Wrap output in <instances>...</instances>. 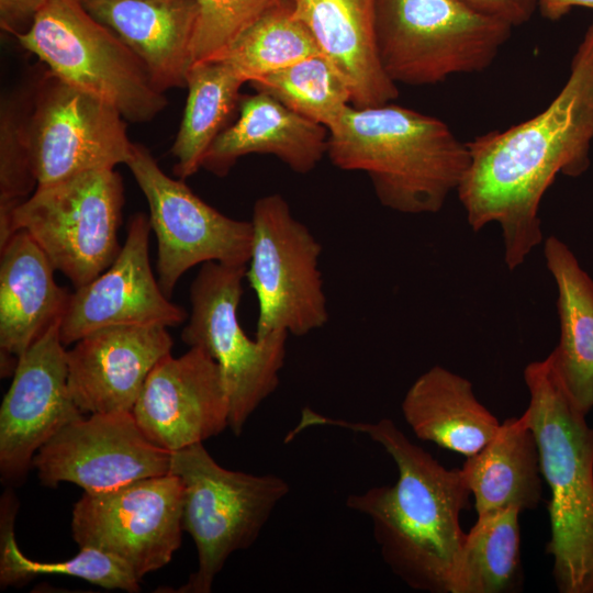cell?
<instances>
[{
	"label": "cell",
	"mask_w": 593,
	"mask_h": 593,
	"mask_svg": "<svg viewBox=\"0 0 593 593\" xmlns=\"http://www.w3.org/2000/svg\"><path fill=\"white\" fill-rule=\"evenodd\" d=\"M592 142L593 19L567 81L541 112L467 143L470 160L458 198L472 231L500 225L510 270L542 242V197L559 174L578 177L589 169Z\"/></svg>",
	"instance_id": "cell-1"
},
{
	"label": "cell",
	"mask_w": 593,
	"mask_h": 593,
	"mask_svg": "<svg viewBox=\"0 0 593 593\" xmlns=\"http://www.w3.org/2000/svg\"><path fill=\"white\" fill-rule=\"evenodd\" d=\"M313 426L365 434L390 455L396 482L351 494L346 505L370 519L383 561L404 583L417 591L450 593L466 538L460 513L471 494L461 469L445 468L388 418L356 422L305 407L288 437Z\"/></svg>",
	"instance_id": "cell-2"
},
{
	"label": "cell",
	"mask_w": 593,
	"mask_h": 593,
	"mask_svg": "<svg viewBox=\"0 0 593 593\" xmlns=\"http://www.w3.org/2000/svg\"><path fill=\"white\" fill-rule=\"evenodd\" d=\"M326 155L342 170L365 172L379 202L404 214L440 211L470 160L444 121L392 102L347 107L328 128Z\"/></svg>",
	"instance_id": "cell-3"
},
{
	"label": "cell",
	"mask_w": 593,
	"mask_h": 593,
	"mask_svg": "<svg viewBox=\"0 0 593 593\" xmlns=\"http://www.w3.org/2000/svg\"><path fill=\"white\" fill-rule=\"evenodd\" d=\"M523 415L537 441L548 513L552 574L561 593H593V427L568 391L551 353L524 369Z\"/></svg>",
	"instance_id": "cell-4"
},
{
	"label": "cell",
	"mask_w": 593,
	"mask_h": 593,
	"mask_svg": "<svg viewBox=\"0 0 593 593\" xmlns=\"http://www.w3.org/2000/svg\"><path fill=\"white\" fill-rule=\"evenodd\" d=\"M513 26L463 0H376L380 65L395 83L433 86L480 72L495 60Z\"/></svg>",
	"instance_id": "cell-5"
},
{
	"label": "cell",
	"mask_w": 593,
	"mask_h": 593,
	"mask_svg": "<svg viewBox=\"0 0 593 593\" xmlns=\"http://www.w3.org/2000/svg\"><path fill=\"white\" fill-rule=\"evenodd\" d=\"M169 472L183 484L182 527L198 555L197 571L176 592L209 593L230 556L253 546L290 488L276 474L223 468L203 443L171 452Z\"/></svg>",
	"instance_id": "cell-6"
},
{
	"label": "cell",
	"mask_w": 593,
	"mask_h": 593,
	"mask_svg": "<svg viewBox=\"0 0 593 593\" xmlns=\"http://www.w3.org/2000/svg\"><path fill=\"white\" fill-rule=\"evenodd\" d=\"M16 40L53 75L110 103L126 121H152L167 105L141 59L81 0H49Z\"/></svg>",
	"instance_id": "cell-7"
},
{
	"label": "cell",
	"mask_w": 593,
	"mask_h": 593,
	"mask_svg": "<svg viewBox=\"0 0 593 593\" xmlns=\"http://www.w3.org/2000/svg\"><path fill=\"white\" fill-rule=\"evenodd\" d=\"M123 203L122 178L114 168L85 171L36 187L12 212L11 235L25 231L78 289L118 257Z\"/></svg>",
	"instance_id": "cell-8"
},
{
	"label": "cell",
	"mask_w": 593,
	"mask_h": 593,
	"mask_svg": "<svg viewBox=\"0 0 593 593\" xmlns=\"http://www.w3.org/2000/svg\"><path fill=\"white\" fill-rule=\"evenodd\" d=\"M246 266L202 264L190 287L191 313L181 338L219 365L230 401V425L240 435L257 407L278 388L287 355V332L249 338L239 324Z\"/></svg>",
	"instance_id": "cell-9"
},
{
	"label": "cell",
	"mask_w": 593,
	"mask_h": 593,
	"mask_svg": "<svg viewBox=\"0 0 593 593\" xmlns=\"http://www.w3.org/2000/svg\"><path fill=\"white\" fill-rule=\"evenodd\" d=\"M246 278L258 301L255 337L282 331L303 336L328 320L318 258L322 246L279 193L259 198L251 213Z\"/></svg>",
	"instance_id": "cell-10"
},
{
	"label": "cell",
	"mask_w": 593,
	"mask_h": 593,
	"mask_svg": "<svg viewBox=\"0 0 593 593\" xmlns=\"http://www.w3.org/2000/svg\"><path fill=\"white\" fill-rule=\"evenodd\" d=\"M126 166L148 202L158 244V282L168 298L183 273L199 264H248L250 221L232 219L205 203L182 179L167 176L141 144L133 143Z\"/></svg>",
	"instance_id": "cell-11"
},
{
	"label": "cell",
	"mask_w": 593,
	"mask_h": 593,
	"mask_svg": "<svg viewBox=\"0 0 593 593\" xmlns=\"http://www.w3.org/2000/svg\"><path fill=\"white\" fill-rule=\"evenodd\" d=\"M183 484L172 473L103 491L83 492L71 532L90 547L125 562L139 580L170 562L182 539Z\"/></svg>",
	"instance_id": "cell-12"
},
{
	"label": "cell",
	"mask_w": 593,
	"mask_h": 593,
	"mask_svg": "<svg viewBox=\"0 0 593 593\" xmlns=\"http://www.w3.org/2000/svg\"><path fill=\"white\" fill-rule=\"evenodd\" d=\"M29 137L37 187L126 165L133 147L113 105L51 71L34 85Z\"/></svg>",
	"instance_id": "cell-13"
},
{
	"label": "cell",
	"mask_w": 593,
	"mask_h": 593,
	"mask_svg": "<svg viewBox=\"0 0 593 593\" xmlns=\"http://www.w3.org/2000/svg\"><path fill=\"white\" fill-rule=\"evenodd\" d=\"M171 452L152 443L132 412L81 417L63 428L34 456L32 467L46 486L60 482L103 492L170 471Z\"/></svg>",
	"instance_id": "cell-14"
},
{
	"label": "cell",
	"mask_w": 593,
	"mask_h": 593,
	"mask_svg": "<svg viewBox=\"0 0 593 593\" xmlns=\"http://www.w3.org/2000/svg\"><path fill=\"white\" fill-rule=\"evenodd\" d=\"M60 323L51 326L18 358L0 410L2 481L21 482L36 452L67 425L83 417L68 387Z\"/></svg>",
	"instance_id": "cell-15"
},
{
	"label": "cell",
	"mask_w": 593,
	"mask_h": 593,
	"mask_svg": "<svg viewBox=\"0 0 593 593\" xmlns=\"http://www.w3.org/2000/svg\"><path fill=\"white\" fill-rule=\"evenodd\" d=\"M150 230L145 214L132 215L125 242L112 265L70 294L60 323L65 346L105 327H174L187 320L186 310L170 301L154 277L148 254Z\"/></svg>",
	"instance_id": "cell-16"
},
{
	"label": "cell",
	"mask_w": 593,
	"mask_h": 593,
	"mask_svg": "<svg viewBox=\"0 0 593 593\" xmlns=\"http://www.w3.org/2000/svg\"><path fill=\"white\" fill-rule=\"evenodd\" d=\"M132 414L145 436L174 452L230 425V401L216 361L202 348L163 358L148 374Z\"/></svg>",
	"instance_id": "cell-17"
},
{
	"label": "cell",
	"mask_w": 593,
	"mask_h": 593,
	"mask_svg": "<svg viewBox=\"0 0 593 593\" xmlns=\"http://www.w3.org/2000/svg\"><path fill=\"white\" fill-rule=\"evenodd\" d=\"M172 345L159 325L111 326L83 336L67 350L74 402L82 413L132 412L148 374Z\"/></svg>",
	"instance_id": "cell-18"
},
{
	"label": "cell",
	"mask_w": 593,
	"mask_h": 593,
	"mask_svg": "<svg viewBox=\"0 0 593 593\" xmlns=\"http://www.w3.org/2000/svg\"><path fill=\"white\" fill-rule=\"evenodd\" d=\"M0 251L1 376L7 377L18 358L61 322L71 293L56 283L55 268L25 231L14 232Z\"/></svg>",
	"instance_id": "cell-19"
},
{
	"label": "cell",
	"mask_w": 593,
	"mask_h": 593,
	"mask_svg": "<svg viewBox=\"0 0 593 593\" xmlns=\"http://www.w3.org/2000/svg\"><path fill=\"white\" fill-rule=\"evenodd\" d=\"M85 9L114 32L166 92L186 87L193 64L195 0H81Z\"/></svg>",
	"instance_id": "cell-20"
},
{
	"label": "cell",
	"mask_w": 593,
	"mask_h": 593,
	"mask_svg": "<svg viewBox=\"0 0 593 593\" xmlns=\"http://www.w3.org/2000/svg\"><path fill=\"white\" fill-rule=\"evenodd\" d=\"M328 130L266 92L242 96L236 121L212 143L202 168L224 177L249 154L272 155L296 174H309L327 154Z\"/></svg>",
	"instance_id": "cell-21"
},
{
	"label": "cell",
	"mask_w": 593,
	"mask_h": 593,
	"mask_svg": "<svg viewBox=\"0 0 593 593\" xmlns=\"http://www.w3.org/2000/svg\"><path fill=\"white\" fill-rule=\"evenodd\" d=\"M376 0H292L320 52L346 80L351 105L391 103L399 88L383 71L376 46Z\"/></svg>",
	"instance_id": "cell-22"
},
{
	"label": "cell",
	"mask_w": 593,
	"mask_h": 593,
	"mask_svg": "<svg viewBox=\"0 0 593 593\" xmlns=\"http://www.w3.org/2000/svg\"><path fill=\"white\" fill-rule=\"evenodd\" d=\"M401 410L418 439L465 457L479 452L501 425L477 399L472 383L441 366L429 368L411 384Z\"/></svg>",
	"instance_id": "cell-23"
},
{
	"label": "cell",
	"mask_w": 593,
	"mask_h": 593,
	"mask_svg": "<svg viewBox=\"0 0 593 593\" xmlns=\"http://www.w3.org/2000/svg\"><path fill=\"white\" fill-rule=\"evenodd\" d=\"M477 515L516 507L535 510L541 500L536 438L525 416L501 423L495 436L460 468Z\"/></svg>",
	"instance_id": "cell-24"
},
{
	"label": "cell",
	"mask_w": 593,
	"mask_h": 593,
	"mask_svg": "<svg viewBox=\"0 0 593 593\" xmlns=\"http://www.w3.org/2000/svg\"><path fill=\"white\" fill-rule=\"evenodd\" d=\"M544 257L558 290L560 326L551 351L556 367L579 407H593V279L558 237L544 242Z\"/></svg>",
	"instance_id": "cell-25"
},
{
	"label": "cell",
	"mask_w": 593,
	"mask_h": 593,
	"mask_svg": "<svg viewBox=\"0 0 593 593\" xmlns=\"http://www.w3.org/2000/svg\"><path fill=\"white\" fill-rule=\"evenodd\" d=\"M244 83L246 80L224 59L192 64L186 81L184 112L171 147L174 174L179 179L202 168L205 153L238 111Z\"/></svg>",
	"instance_id": "cell-26"
},
{
	"label": "cell",
	"mask_w": 593,
	"mask_h": 593,
	"mask_svg": "<svg viewBox=\"0 0 593 593\" xmlns=\"http://www.w3.org/2000/svg\"><path fill=\"white\" fill-rule=\"evenodd\" d=\"M521 511L507 507L478 515L466 534L450 593H504L521 582Z\"/></svg>",
	"instance_id": "cell-27"
},
{
	"label": "cell",
	"mask_w": 593,
	"mask_h": 593,
	"mask_svg": "<svg viewBox=\"0 0 593 593\" xmlns=\"http://www.w3.org/2000/svg\"><path fill=\"white\" fill-rule=\"evenodd\" d=\"M16 502L12 494L1 501L0 582L5 588L38 575H69L108 590L139 591V579L121 559L102 550L83 547L77 556L60 562H38L22 553L14 538Z\"/></svg>",
	"instance_id": "cell-28"
},
{
	"label": "cell",
	"mask_w": 593,
	"mask_h": 593,
	"mask_svg": "<svg viewBox=\"0 0 593 593\" xmlns=\"http://www.w3.org/2000/svg\"><path fill=\"white\" fill-rule=\"evenodd\" d=\"M320 53L312 34L295 15L292 0H282L217 59L226 60L251 82Z\"/></svg>",
	"instance_id": "cell-29"
},
{
	"label": "cell",
	"mask_w": 593,
	"mask_h": 593,
	"mask_svg": "<svg viewBox=\"0 0 593 593\" xmlns=\"http://www.w3.org/2000/svg\"><path fill=\"white\" fill-rule=\"evenodd\" d=\"M288 109L317 124L332 127L347 107L350 89L333 63L322 53L249 82Z\"/></svg>",
	"instance_id": "cell-30"
},
{
	"label": "cell",
	"mask_w": 593,
	"mask_h": 593,
	"mask_svg": "<svg viewBox=\"0 0 593 593\" xmlns=\"http://www.w3.org/2000/svg\"><path fill=\"white\" fill-rule=\"evenodd\" d=\"M34 85L8 96L0 111V247L11 237L14 209L37 187L31 155L29 119Z\"/></svg>",
	"instance_id": "cell-31"
},
{
	"label": "cell",
	"mask_w": 593,
	"mask_h": 593,
	"mask_svg": "<svg viewBox=\"0 0 593 593\" xmlns=\"http://www.w3.org/2000/svg\"><path fill=\"white\" fill-rule=\"evenodd\" d=\"M193 64L217 59L264 14L282 0H195Z\"/></svg>",
	"instance_id": "cell-32"
},
{
	"label": "cell",
	"mask_w": 593,
	"mask_h": 593,
	"mask_svg": "<svg viewBox=\"0 0 593 593\" xmlns=\"http://www.w3.org/2000/svg\"><path fill=\"white\" fill-rule=\"evenodd\" d=\"M475 10L511 26L527 23L538 10V0H463Z\"/></svg>",
	"instance_id": "cell-33"
},
{
	"label": "cell",
	"mask_w": 593,
	"mask_h": 593,
	"mask_svg": "<svg viewBox=\"0 0 593 593\" xmlns=\"http://www.w3.org/2000/svg\"><path fill=\"white\" fill-rule=\"evenodd\" d=\"M49 0H0L1 30L15 37L25 32Z\"/></svg>",
	"instance_id": "cell-34"
},
{
	"label": "cell",
	"mask_w": 593,
	"mask_h": 593,
	"mask_svg": "<svg viewBox=\"0 0 593 593\" xmlns=\"http://www.w3.org/2000/svg\"><path fill=\"white\" fill-rule=\"evenodd\" d=\"M574 7L593 9V0H538V11L549 21H558Z\"/></svg>",
	"instance_id": "cell-35"
}]
</instances>
